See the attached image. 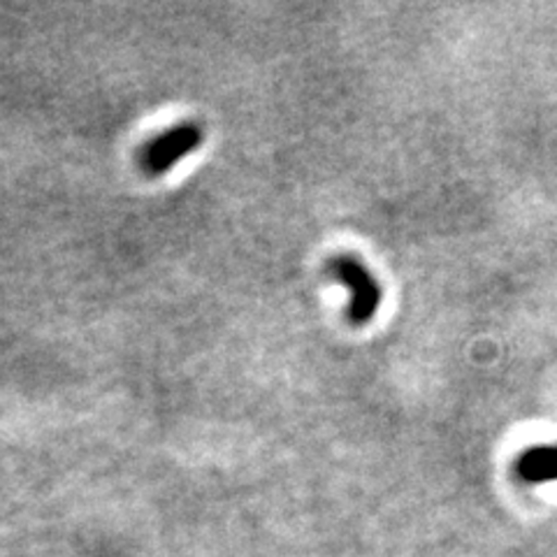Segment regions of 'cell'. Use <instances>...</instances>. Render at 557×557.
<instances>
[{
	"label": "cell",
	"mask_w": 557,
	"mask_h": 557,
	"mask_svg": "<svg viewBox=\"0 0 557 557\" xmlns=\"http://www.w3.org/2000/svg\"><path fill=\"white\" fill-rule=\"evenodd\" d=\"M330 278H335L348 293V307L346 317L354 325H368L374 321L376 311L381 307V286L370 268L362 263L360 258L339 253L327 260L325 265Z\"/></svg>",
	"instance_id": "cell-1"
},
{
	"label": "cell",
	"mask_w": 557,
	"mask_h": 557,
	"mask_svg": "<svg viewBox=\"0 0 557 557\" xmlns=\"http://www.w3.org/2000/svg\"><path fill=\"white\" fill-rule=\"evenodd\" d=\"M205 139V128L198 121H182V124H174L161 135L139 149V168L149 177H161L172 165L182 161L184 156L196 151Z\"/></svg>",
	"instance_id": "cell-2"
},
{
	"label": "cell",
	"mask_w": 557,
	"mask_h": 557,
	"mask_svg": "<svg viewBox=\"0 0 557 557\" xmlns=\"http://www.w3.org/2000/svg\"><path fill=\"white\" fill-rule=\"evenodd\" d=\"M516 474L525 483L557 481V444H536L520 453Z\"/></svg>",
	"instance_id": "cell-3"
}]
</instances>
